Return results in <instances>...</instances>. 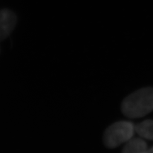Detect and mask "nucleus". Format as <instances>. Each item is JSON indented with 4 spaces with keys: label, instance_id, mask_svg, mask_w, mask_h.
<instances>
[{
    "label": "nucleus",
    "instance_id": "obj_6",
    "mask_svg": "<svg viewBox=\"0 0 153 153\" xmlns=\"http://www.w3.org/2000/svg\"><path fill=\"white\" fill-rule=\"evenodd\" d=\"M141 153H153V147H152V148H148L146 150H145L144 152Z\"/></svg>",
    "mask_w": 153,
    "mask_h": 153
},
{
    "label": "nucleus",
    "instance_id": "obj_3",
    "mask_svg": "<svg viewBox=\"0 0 153 153\" xmlns=\"http://www.w3.org/2000/svg\"><path fill=\"white\" fill-rule=\"evenodd\" d=\"M17 24V16L13 11L8 9L0 10V41L8 38Z\"/></svg>",
    "mask_w": 153,
    "mask_h": 153
},
{
    "label": "nucleus",
    "instance_id": "obj_5",
    "mask_svg": "<svg viewBox=\"0 0 153 153\" xmlns=\"http://www.w3.org/2000/svg\"><path fill=\"white\" fill-rule=\"evenodd\" d=\"M135 132L143 138L153 140V120H146L135 126Z\"/></svg>",
    "mask_w": 153,
    "mask_h": 153
},
{
    "label": "nucleus",
    "instance_id": "obj_1",
    "mask_svg": "<svg viewBox=\"0 0 153 153\" xmlns=\"http://www.w3.org/2000/svg\"><path fill=\"white\" fill-rule=\"evenodd\" d=\"M121 111L128 118H140L153 111V88L139 89L124 99Z\"/></svg>",
    "mask_w": 153,
    "mask_h": 153
},
{
    "label": "nucleus",
    "instance_id": "obj_2",
    "mask_svg": "<svg viewBox=\"0 0 153 153\" xmlns=\"http://www.w3.org/2000/svg\"><path fill=\"white\" fill-rule=\"evenodd\" d=\"M135 125L130 121H118L110 126L104 132L103 141L108 148H116L133 137Z\"/></svg>",
    "mask_w": 153,
    "mask_h": 153
},
{
    "label": "nucleus",
    "instance_id": "obj_4",
    "mask_svg": "<svg viewBox=\"0 0 153 153\" xmlns=\"http://www.w3.org/2000/svg\"><path fill=\"white\" fill-rule=\"evenodd\" d=\"M147 149V144L143 140L132 137L126 143L121 153H141Z\"/></svg>",
    "mask_w": 153,
    "mask_h": 153
}]
</instances>
